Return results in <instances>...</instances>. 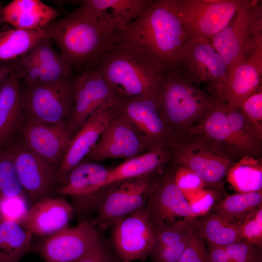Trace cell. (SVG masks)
<instances>
[{
  "mask_svg": "<svg viewBox=\"0 0 262 262\" xmlns=\"http://www.w3.org/2000/svg\"><path fill=\"white\" fill-rule=\"evenodd\" d=\"M177 262H209L208 249L193 227L187 246Z\"/></svg>",
  "mask_w": 262,
  "mask_h": 262,
  "instance_id": "cell-42",
  "label": "cell"
},
{
  "mask_svg": "<svg viewBox=\"0 0 262 262\" xmlns=\"http://www.w3.org/2000/svg\"><path fill=\"white\" fill-rule=\"evenodd\" d=\"M227 117L234 147L240 157L248 155L258 158L262 153L261 137L238 109L228 105Z\"/></svg>",
  "mask_w": 262,
  "mask_h": 262,
  "instance_id": "cell-32",
  "label": "cell"
},
{
  "mask_svg": "<svg viewBox=\"0 0 262 262\" xmlns=\"http://www.w3.org/2000/svg\"><path fill=\"white\" fill-rule=\"evenodd\" d=\"M109 168L94 162L83 161L69 173L66 181L58 185L54 193L70 197L74 214L80 222L97 210L99 189L105 180Z\"/></svg>",
  "mask_w": 262,
  "mask_h": 262,
  "instance_id": "cell-12",
  "label": "cell"
},
{
  "mask_svg": "<svg viewBox=\"0 0 262 262\" xmlns=\"http://www.w3.org/2000/svg\"><path fill=\"white\" fill-rule=\"evenodd\" d=\"M157 172L127 180L108 189L97 208L94 224L101 228L114 226L144 208Z\"/></svg>",
  "mask_w": 262,
  "mask_h": 262,
  "instance_id": "cell-9",
  "label": "cell"
},
{
  "mask_svg": "<svg viewBox=\"0 0 262 262\" xmlns=\"http://www.w3.org/2000/svg\"><path fill=\"white\" fill-rule=\"evenodd\" d=\"M117 102L120 110L135 127L149 151L159 147H169L176 136L164 118L158 89L144 95L118 97Z\"/></svg>",
  "mask_w": 262,
  "mask_h": 262,
  "instance_id": "cell-8",
  "label": "cell"
},
{
  "mask_svg": "<svg viewBox=\"0 0 262 262\" xmlns=\"http://www.w3.org/2000/svg\"><path fill=\"white\" fill-rule=\"evenodd\" d=\"M192 229L191 225L188 233L176 244L166 246L153 247L149 254L151 255L154 262H177L187 246Z\"/></svg>",
  "mask_w": 262,
  "mask_h": 262,
  "instance_id": "cell-43",
  "label": "cell"
},
{
  "mask_svg": "<svg viewBox=\"0 0 262 262\" xmlns=\"http://www.w3.org/2000/svg\"><path fill=\"white\" fill-rule=\"evenodd\" d=\"M33 237L20 224L0 220V262H19L31 248Z\"/></svg>",
  "mask_w": 262,
  "mask_h": 262,
  "instance_id": "cell-31",
  "label": "cell"
},
{
  "mask_svg": "<svg viewBox=\"0 0 262 262\" xmlns=\"http://www.w3.org/2000/svg\"><path fill=\"white\" fill-rule=\"evenodd\" d=\"M19 131L20 143L23 146L59 168L72 138L67 124H48L25 120Z\"/></svg>",
  "mask_w": 262,
  "mask_h": 262,
  "instance_id": "cell-20",
  "label": "cell"
},
{
  "mask_svg": "<svg viewBox=\"0 0 262 262\" xmlns=\"http://www.w3.org/2000/svg\"><path fill=\"white\" fill-rule=\"evenodd\" d=\"M4 23H5V22L3 21V20L0 16V31L2 28V25L4 24Z\"/></svg>",
  "mask_w": 262,
  "mask_h": 262,
  "instance_id": "cell-48",
  "label": "cell"
},
{
  "mask_svg": "<svg viewBox=\"0 0 262 262\" xmlns=\"http://www.w3.org/2000/svg\"><path fill=\"white\" fill-rule=\"evenodd\" d=\"M25 194L13 158L5 149H0V198Z\"/></svg>",
  "mask_w": 262,
  "mask_h": 262,
  "instance_id": "cell-35",
  "label": "cell"
},
{
  "mask_svg": "<svg viewBox=\"0 0 262 262\" xmlns=\"http://www.w3.org/2000/svg\"><path fill=\"white\" fill-rule=\"evenodd\" d=\"M158 95L163 112L176 137L190 133L203 119L213 100L179 67L169 69L161 81Z\"/></svg>",
  "mask_w": 262,
  "mask_h": 262,
  "instance_id": "cell-4",
  "label": "cell"
},
{
  "mask_svg": "<svg viewBox=\"0 0 262 262\" xmlns=\"http://www.w3.org/2000/svg\"><path fill=\"white\" fill-rule=\"evenodd\" d=\"M148 151L139 132L118 106V111L83 161L98 162L110 159L128 160Z\"/></svg>",
  "mask_w": 262,
  "mask_h": 262,
  "instance_id": "cell-14",
  "label": "cell"
},
{
  "mask_svg": "<svg viewBox=\"0 0 262 262\" xmlns=\"http://www.w3.org/2000/svg\"><path fill=\"white\" fill-rule=\"evenodd\" d=\"M227 108L225 101L213 96L212 104L203 119L190 133L199 136L234 162L240 157L232 142Z\"/></svg>",
  "mask_w": 262,
  "mask_h": 262,
  "instance_id": "cell-23",
  "label": "cell"
},
{
  "mask_svg": "<svg viewBox=\"0 0 262 262\" xmlns=\"http://www.w3.org/2000/svg\"><path fill=\"white\" fill-rule=\"evenodd\" d=\"M170 158L169 147H159L109 168L106 179L99 187V201L104 192L111 187L129 179L158 171L170 162Z\"/></svg>",
  "mask_w": 262,
  "mask_h": 262,
  "instance_id": "cell-24",
  "label": "cell"
},
{
  "mask_svg": "<svg viewBox=\"0 0 262 262\" xmlns=\"http://www.w3.org/2000/svg\"><path fill=\"white\" fill-rule=\"evenodd\" d=\"M190 228V223L183 219L155 229L153 247L169 246L179 243L188 233Z\"/></svg>",
  "mask_w": 262,
  "mask_h": 262,
  "instance_id": "cell-38",
  "label": "cell"
},
{
  "mask_svg": "<svg viewBox=\"0 0 262 262\" xmlns=\"http://www.w3.org/2000/svg\"><path fill=\"white\" fill-rule=\"evenodd\" d=\"M74 214L70 202L50 196L32 204L21 225L33 235L46 237L68 227Z\"/></svg>",
  "mask_w": 262,
  "mask_h": 262,
  "instance_id": "cell-22",
  "label": "cell"
},
{
  "mask_svg": "<svg viewBox=\"0 0 262 262\" xmlns=\"http://www.w3.org/2000/svg\"><path fill=\"white\" fill-rule=\"evenodd\" d=\"M234 262H262L261 247L242 240L224 246Z\"/></svg>",
  "mask_w": 262,
  "mask_h": 262,
  "instance_id": "cell-40",
  "label": "cell"
},
{
  "mask_svg": "<svg viewBox=\"0 0 262 262\" xmlns=\"http://www.w3.org/2000/svg\"><path fill=\"white\" fill-rule=\"evenodd\" d=\"M81 1L80 7L47 27L50 38L57 43L66 63L72 67L89 68L97 67L113 43L115 32Z\"/></svg>",
  "mask_w": 262,
  "mask_h": 262,
  "instance_id": "cell-3",
  "label": "cell"
},
{
  "mask_svg": "<svg viewBox=\"0 0 262 262\" xmlns=\"http://www.w3.org/2000/svg\"><path fill=\"white\" fill-rule=\"evenodd\" d=\"M262 45L246 60L228 71L226 81L213 96L237 108L246 98L262 87Z\"/></svg>",
  "mask_w": 262,
  "mask_h": 262,
  "instance_id": "cell-21",
  "label": "cell"
},
{
  "mask_svg": "<svg viewBox=\"0 0 262 262\" xmlns=\"http://www.w3.org/2000/svg\"><path fill=\"white\" fill-rule=\"evenodd\" d=\"M25 118L22 104V89L13 69L0 89V149L19 131Z\"/></svg>",
  "mask_w": 262,
  "mask_h": 262,
  "instance_id": "cell-26",
  "label": "cell"
},
{
  "mask_svg": "<svg viewBox=\"0 0 262 262\" xmlns=\"http://www.w3.org/2000/svg\"><path fill=\"white\" fill-rule=\"evenodd\" d=\"M28 53L39 66L40 82H56L72 77V67L56 52L50 38L42 39Z\"/></svg>",
  "mask_w": 262,
  "mask_h": 262,
  "instance_id": "cell-29",
  "label": "cell"
},
{
  "mask_svg": "<svg viewBox=\"0 0 262 262\" xmlns=\"http://www.w3.org/2000/svg\"><path fill=\"white\" fill-rule=\"evenodd\" d=\"M169 147L170 162L190 169L206 184L221 183L234 162L208 142L192 133L176 137Z\"/></svg>",
  "mask_w": 262,
  "mask_h": 262,
  "instance_id": "cell-7",
  "label": "cell"
},
{
  "mask_svg": "<svg viewBox=\"0 0 262 262\" xmlns=\"http://www.w3.org/2000/svg\"><path fill=\"white\" fill-rule=\"evenodd\" d=\"M12 70L11 62H0V89Z\"/></svg>",
  "mask_w": 262,
  "mask_h": 262,
  "instance_id": "cell-47",
  "label": "cell"
},
{
  "mask_svg": "<svg viewBox=\"0 0 262 262\" xmlns=\"http://www.w3.org/2000/svg\"><path fill=\"white\" fill-rule=\"evenodd\" d=\"M145 209L155 229L172 225L180 217H183L188 222L190 221V209L187 200L174 181V171L158 175Z\"/></svg>",
  "mask_w": 262,
  "mask_h": 262,
  "instance_id": "cell-17",
  "label": "cell"
},
{
  "mask_svg": "<svg viewBox=\"0 0 262 262\" xmlns=\"http://www.w3.org/2000/svg\"><path fill=\"white\" fill-rule=\"evenodd\" d=\"M228 71L248 58L262 45V3L244 0L227 26L211 40Z\"/></svg>",
  "mask_w": 262,
  "mask_h": 262,
  "instance_id": "cell-5",
  "label": "cell"
},
{
  "mask_svg": "<svg viewBox=\"0 0 262 262\" xmlns=\"http://www.w3.org/2000/svg\"><path fill=\"white\" fill-rule=\"evenodd\" d=\"M174 181L188 201L204 189V181L190 169L177 166L174 171Z\"/></svg>",
  "mask_w": 262,
  "mask_h": 262,
  "instance_id": "cell-39",
  "label": "cell"
},
{
  "mask_svg": "<svg viewBox=\"0 0 262 262\" xmlns=\"http://www.w3.org/2000/svg\"><path fill=\"white\" fill-rule=\"evenodd\" d=\"M191 82L206 84L215 95L224 84L228 74L226 63L203 37L191 36L178 66Z\"/></svg>",
  "mask_w": 262,
  "mask_h": 262,
  "instance_id": "cell-13",
  "label": "cell"
},
{
  "mask_svg": "<svg viewBox=\"0 0 262 262\" xmlns=\"http://www.w3.org/2000/svg\"><path fill=\"white\" fill-rule=\"evenodd\" d=\"M75 80L71 77L56 82L27 85L22 90L25 120L67 124L74 107Z\"/></svg>",
  "mask_w": 262,
  "mask_h": 262,
  "instance_id": "cell-6",
  "label": "cell"
},
{
  "mask_svg": "<svg viewBox=\"0 0 262 262\" xmlns=\"http://www.w3.org/2000/svg\"><path fill=\"white\" fill-rule=\"evenodd\" d=\"M237 109L262 138V87L245 99Z\"/></svg>",
  "mask_w": 262,
  "mask_h": 262,
  "instance_id": "cell-36",
  "label": "cell"
},
{
  "mask_svg": "<svg viewBox=\"0 0 262 262\" xmlns=\"http://www.w3.org/2000/svg\"><path fill=\"white\" fill-rule=\"evenodd\" d=\"M96 69L117 97L127 98L158 90L169 68L146 50L114 40L100 57Z\"/></svg>",
  "mask_w": 262,
  "mask_h": 262,
  "instance_id": "cell-2",
  "label": "cell"
},
{
  "mask_svg": "<svg viewBox=\"0 0 262 262\" xmlns=\"http://www.w3.org/2000/svg\"><path fill=\"white\" fill-rule=\"evenodd\" d=\"M155 229L145 207L114 225L113 241L124 261L140 260L149 254L155 243Z\"/></svg>",
  "mask_w": 262,
  "mask_h": 262,
  "instance_id": "cell-18",
  "label": "cell"
},
{
  "mask_svg": "<svg viewBox=\"0 0 262 262\" xmlns=\"http://www.w3.org/2000/svg\"><path fill=\"white\" fill-rule=\"evenodd\" d=\"M11 155L22 188L33 204L52 196L56 187L58 169L23 146L7 144L3 148Z\"/></svg>",
  "mask_w": 262,
  "mask_h": 262,
  "instance_id": "cell-15",
  "label": "cell"
},
{
  "mask_svg": "<svg viewBox=\"0 0 262 262\" xmlns=\"http://www.w3.org/2000/svg\"><path fill=\"white\" fill-rule=\"evenodd\" d=\"M77 262H111L103 245L99 246Z\"/></svg>",
  "mask_w": 262,
  "mask_h": 262,
  "instance_id": "cell-46",
  "label": "cell"
},
{
  "mask_svg": "<svg viewBox=\"0 0 262 262\" xmlns=\"http://www.w3.org/2000/svg\"><path fill=\"white\" fill-rule=\"evenodd\" d=\"M216 197L213 191L203 189L188 200L191 211L190 222L207 213L213 205Z\"/></svg>",
  "mask_w": 262,
  "mask_h": 262,
  "instance_id": "cell-44",
  "label": "cell"
},
{
  "mask_svg": "<svg viewBox=\"0 0 262 262\" xmlns=\"http://www.w3.org/2000/svg\"><path fill=\"white\" fill-rule=\"evenodd\" d=\"M243 239L262 246V206L251 213L241 225Z\"/></svg>",
  "mask_w": 262,
  "mask_h": 262,
  "instance_id": "cell-41",
  "label": "cell"
},
{
  "mask_svg": "<svg viewBox=\"0 0 262 262\" xmlns=\"http://www.w3.org/2000/svg\"><path fill=\"white\" fill-rule=\"evenodd\" d=\"M117 98L110 84L96 69H87L75 79L74 107L67 124L72 137L98 107Z\"/></svg>",
  "mask_w": 262,
  "mask_h": 262,
  "instance_id": "cell-19",
  "label": "cell"
},
{
  "mask_svg": "<svg viewBox=\"0 0 262 262\" xmlns=\"http://www.w3.org/2000/svg\"><path fill=\"white\" fill-rule=\"evenodd\" d=\"M244 0H175L179 15L191 36L211 40L232 19Z\"/></svg>",
  "mask_w": 262,
  "mask_h": 262,
  "instance_id": "cell-10",
  "label": "cell"
},
{
  "mask_svg": "<svg viewBox=\"0 0 262 262\" xmlns=\"http://www.w3.org/2000/svg\"><path fill=\"white\" fill-rule=\"evenodd\" d=\"M49 37L47 27L37 30L16 28L0 31V62L12 61Z\"/></svg>",
  "mask_w": 262,
  "mask_h": 262,
  "instance_id": "cell-28",
  "label": "cell"
},
{
  "mask_svg": "<svg viewBox=\"0 0 262 262\" xmlns=\"http://www.w3.org/2000/svg\"><path fill=\"white\" fill-rule=\"evenodd\" d=\"M117 98L98 107L71 138L57 171L56 186L66 181L71 171L83 162L96 144L118 110Z\"/></svg>",
  "mask_w": 262,
  "mask_h": 262,
  "instance_id": "cell-16",
  "label": "cell"
},
{
  "mask_svg": "<svg viewBox=\"0 0 262 262\" xmlns=\"http://www.w3.org/2000/svg\"><path fill=\"white\" fill-rule=\"evenodd\" d=\"M209 262H234L224 246L208 244Z\"/></svg>",
  "mask_w": 262,
  "mask_h": 262,
  "instance_id": "cell-45",
  "label": "cell"
},
{
  "mask_svg": "<svg viewBox=\"0 0 262 262\" xmlns=\"http://www.w3.org/2000/svg\"><path fill=\"white\" fill-rule=\"evenodd\" d=\"M190 223L197 229L195 230L199 237L206 240L209 244L224 246L243 240L241 225L230 222L216 213L206 215L195 224Z\"/></svg>",
  "mask_w": 262,
  "mask_h": 262,
  "instance_id": "cell-30",
  "label": "cell"
},
{
  "mask_svg": "<svg viewBox=\"0 0 262 262\" xmlns=\"http://www.w3.org/2000/svg\"><path fill=\"white\" fill-rule=\"evenodd\" d=\"M59 15L57 10L40 0H13L0 7V16L5 23L23 30L43 29Z\"/></svg>",
  "mask_w": 262,
  "mask_h": 262,
  "instance_id": "cell-25",
  "label": "cell"
},
{
  "mask_svg": "<svg viewBox=\"0 0 262 262\" xmlns=\"http://www.w3.org/2000/svg\"><path fill=\"white\" fill-rule=\"evenodd\" d=\"M153 0H82L104 25L115 32L142 16Z\"/></svg>",
  "mask_w": 262,
  "mask_h": 262,
  "instance_id": "cell-27",
  "label": "cell"
},
{
  "mask_svg": "<svg viewBox=\"0 0 262 262\" xmlns=\"http://www.w3.org/2000/svg\"><path fill=\"white\" fill-rule=\"evenodd\" d=\"M191 37L175 0H158L139 18L116 31L114 40L146 50L170 69L179 66Z\"/></svg>",
  "mask_w": 262,
  "mask_h": 262,
  "instance_id": "cell-1",
  "label": "cell"
},
{
  "mask_svg": "<svg viewBox=\"0 0 262 262\" xmlns=\"http://www.w3.org/2000/svg\"><path fill=\"white\" fill-rule=\"evenodd\" d=\"M123 262H130L129 261H124Z\"/></svg>",
  "mask_w": 262,
  "mask_h": 262,
  "instance_id": "cell-49",
  "label": "cell"
},
{
  "mask_svg": "<svg viewBox=\"0 0 262 262\" xmlns=\"http://www.w3.org/2000/svg\"><path fill=\"white\" fill-rule=\"evenodd\" d=\"M102 244L96 226L86 220L45 237L35 251L46 262H77Z\"/></svg>",
  "mask_w": 262,
  "mask_h": 262,
  "instance_id": "cell-11",
  "label": "cell"
},
{
  "mask_svg": "<svg viewBox=\"0 0 262 262\" xmlns=\"http://www.w3.org/2000/svg\"><path fill=\"white\" fill-rule=\"evenodd\" d=\"M231 186L240 193L262 191V160L248 155L234 162L227 174Z\"/></svg>",
  "mask_w": 262,
  "mask_h": 262,
  "instance_id": "cell-33",
  "label": "cell"
},
{
  "mask_svg": "<svg viewBox=\"0 0 262 262\" xmlns=\"http://www.w3.org/2000/svg\"><path fill=\"white\" fill-rule=\"evenodd\" d=\"M26 195L0 198V220L21 224L31 207Z\"/></svg>",
  "mask_w": 262,
  "mask_h": 262,
  "instance_id": "cell-37",
  "label": "cell"
},
{
  "mask_svg": "<svg viewBox=\"0 0 262 262\" xmlns=\"http://www.w3.org/2000/svg\"><path fill=\"white\" fill-rule=\"evenodd\" d=\"M262 191L227 196L214 206L215 213L229 221L241 225L251 213L262 206Z\"/></svg>",
  "mask_w": 262,
  "mask_h": 262,
  "instance_id": "cell-34",
  "label": "cell"
}]
</instances>
